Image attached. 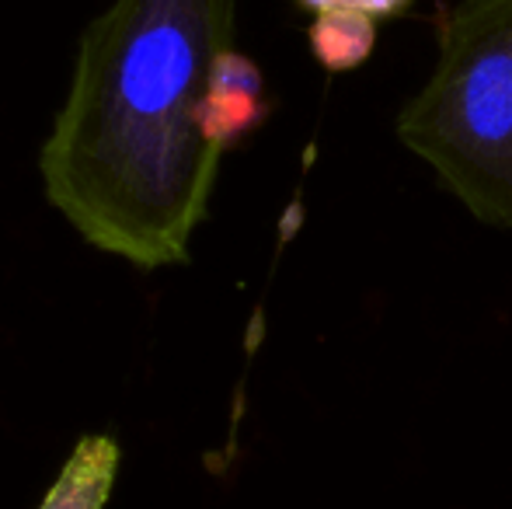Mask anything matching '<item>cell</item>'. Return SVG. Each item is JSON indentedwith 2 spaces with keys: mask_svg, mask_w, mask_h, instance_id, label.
Masks as SVG:
<instances>
[{
  "mask_svg": "<svg viewBox=\"0 0 512 509\" xmlns=\"http://www.w3.org/2000/svg\"><path fill=\"white\" fill-rule=\"evenodd\" d=\"M377 46V21L359 14H321L310 25V49L314 60L331 74L356 70L370 60Z\"/></svg>",
  "mask_w": 512,
  "mask_h": 509,
  "instance_id": "obj_4",
  "label": "cell"
},
{
  "mask_svg": "<svg viewBox=\"0 0 512 509\" xmlns=\"http://www.w3.org/2000/svg\"><path fill=\"white\" fill-rule=\"evenodd\" d=\"M394 133L481 227L512 234V0L439 11L436 67Z\"/></svg>",
  "mask_w": 512,
  "mask_h": 509,
  "instance_id": "obj_2",
  "label": "cell"
},
{
  "mask_svg": "<svg viewBox=\"0 0 512 509\" xmlns=\"http://www.w3.org/2000/svg\"><path fill=\"white\" fill-rule=\"evenodd\" d=\"M234 25L237 0H115L84 28L39 168L98 252L140 269L189 262L223 150L265 116Z\"/></svg>",
  "mask_w": 512,
  "mask_h": 509,
  "instance_id": "obj_1",
  "label": "cell"
},
{
  "mask_svg": "<svg viewBox=\"0 0 512 509\" xmlns=\"http://www.w3.org/2000/svg\"><path fill=\"white\" fill-rule=\"evenodd\" d=\"M115 471H119V447L112 436H84L39 509H105Z\"/></svg>",
  "mask_w": 512,
  "mask_h": 509,
  "instance_id": "obj_3",
  "label": "cell"
},
{
  "mask_svg": "<svg viewBox=\"0 0 512 509\" xmlns=\"http://www.w3.org/2000/svg\"><path fill=\"white\" fill-rule=\"evenodd\" d=\"M297 4L314 18H321V14H359V18L387 21L398 18L411 0H297Z\"/></svg>",
  "mask_w": 512,
  "mask_h": 509,
  "instance_id": "obj_5",
  "label": "cell"
}]
</instances>
